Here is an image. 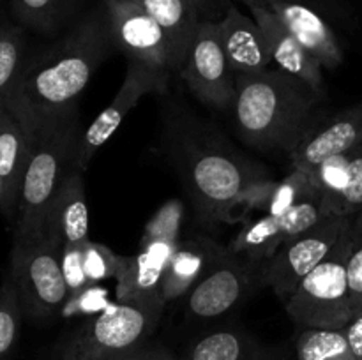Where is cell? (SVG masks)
Here are the masks:
<instances>
[{"mask_svg": "<svg viewBox=\"0 0 362 360\" xmlns=\"http://www.w3.org/2000/svg\"><path fill=\"white\" fill-rule=\"evenodd\" d=\"M113 46L105 6L88 11L62 37L25 62L6 108L27 133H34L76 108L78 95Z\"/></svg>", "mask_w": 362, "mask_h": 360, "instance_id": "1", "label": "cell"}, {"mask_svg": "<svg viewBox=\"0 0 362 360\" xmlns=\"http://www.w3.org/2000/svg\"><path fill=\"white\" fill-rule=\"evenodd\" d=\"M322 101L310 85L281 69L235 76L237 131L260 150L292 154L313 124L315 104Z\"/></svg>", "mask_w": 362, "mask_h": 360, "instance_id": "2", "label": "cell"}, {"mask_svg": "<svg viewBox=\"0 0 362 360\" xmlns=\"http://www.w3.org/2000/svg\"><path fill=\"white\" fill-rule=\"evenodd\" d=\"M81 134L78 106L30 133V155L18 200L14 246L42 236L46 215L60 184L73 168Z\"/></svg>", "mask_w": 362, "mask_h": 360, "instance_id": "3", "label": "cell"}, {"mask_svg": "<svg viewBox=\"0 0 362 360\" xmlns=\"http://www.w3.org/2000/svg\"><path fill=\"white\" fill-rule=\"evenodd\" d=\"M184 205L170 200L145 224L140 247L133 256H122L117 274V302H140L165 309L161 302V284L170 260L182 240Z\"/></svg>", "mask_w": 362, "mask_h": 360, "instance_id": "4", "label": "cell"}, {"mask_svg": "<svg viewBox=\"0 0 362 360\" xmlns=\"http://www.w3.org/2000/svg\"><path fill=\"white\" fill-rule=\"evenodd\" d=\"M165 309L140 302H113L98 316L80 321L55 349L59 360H112L148 342Z\"/></svg>", "mask_w": 362, "mask_h": 360, "instance_id": "5", "label": "cell"}, {"mask_svg": "<svg viewBox=\"0 0 362 360\" xmlns=\"http://www.w3.org/2000/svg\"><path fill=\"white\" fill-rule=\"evenodd\" d=\"M191 198L209 222H233L235 210L257 184L264 182L246 162L218 148H194L186 161Z\"/></svg>", "mask_w": 362, "mask_h": 360, "instance_id": "6", "label": "cell"}, {"mask_svg": "<svg viewBox=\"0 0 362 360\" xmlns=\"http://www.w3.org/2000/svg\"><path fill=\"white\" fill-rule=\"evenodd\" d=\"M350 242L352 228L285 302L286 313L299 327L341 330L354 318L346 274Z\"/></svg>", "mask_w": 362, "mask_h": 360, "instance_id": "7", "label": "cell"}, {"mask_svg": "<svg viewBox=\"0 0 362 360\" xmlns=\"http://www.w3.org/2000/svg\"><path fill=\"white\" fill-rule=\"evenodd\" d=\"M9 275L16 284L23 316L45 321L57 316L69 296L60 263V247L42 235L13 246Z\"/></svg>", "mask_w": 362, "mask_h": 360, "instance_id": "8", "label": "cell"}, {"mask_svg": "<svg viewBox=\"0 0 362 360\" xmlns=\"http://www.w3.org/2000/svg\"><path fill=\"white\" fill-rule=\"evenodd\" d=\"M356 215H327L300 235L283 244L260 263V282L269 286L283 304L296 293L300 281L329 256L352 228Z\"/></svg>", "mask_w": 362, "mask_h": 360, "instance_id": "9", "label": "cell"}, {"mask_svg": "<svg viewBox=\"0 0 362 360\" xmlns=\"http://www.w3.org/2000/svg\"><path fill=\"white\" fill-rule=\"evenodd\" d=\"M258 286H262L260 263H253L226 247L223 256L180 302L187 320L211 323L232 313Z\"/></svg>", "mask_w": 362, "mask_h": 360, "instance_id": "10", "label": "cell"}, {"mask_svg": "<svg viewBox=\"0 0 362 360\" xmlns=\"http://www.w3.org/2000/svg\"><path fill=\"white\" fill-rule=\"evenodd\" d=\"M235 76L223 48L218 21L204 20L184 62V81L205 104L232 109L235 101Z\"/></svg>", "mask_w": 362, "mask_h": 360, "instance_id": "11", "label": "cell"}, {"mask_svg": "<svg viewBox=\"0 0 362 360\" xmlns=\"http://www.w3.org/2000/svg\"><path fill=\"white\" fill-rule=\"evenodd\" d=\"M168 71L156 69L136 60H129L126 76L115 99L103 109L101 115L95 116L94 122L81 134L76 154H74L73 168L85 172L99 148L115 134L124 116L136 106V102L151 92L165 90L168 83Z\"/></svg>", "mask_w": 362, "mask_h": 360, "instance_id": "12", "label": "cell"}, {"mask_svg": "<svg viewBox=\"0 0 362 360\" xmlns=\"http://www.w3.org/2000/svg\"><path fill=\"white\" fill-rule=\"evenodd\" d=\"M103 6L113 42L127 59L168 73L175 71L165 32L138 0H103Z\"/></svg>", "mask_w": 362, "mask_h": 360, "instance_id": "13", "label": "cell"}, {"mask_svg": "<svg viewBox=\"0 0 362 360\" xmlns=\"http://www.w3.org/2000/svg\"><path fill=\"white\" fill-rule=\"evenodd\" d=\"M327 215L322 208L320 196L296 205L281 215H264L250 221L233 239L228 249L253 263H264L279 247L300 235Z\"/></svg>", "mask_w": 362, "mask_h": 360, "instance_id": "14", "label": "cell"}, {"mask_svg": "<svg viewBox=\"0 0 362 360\" xmlns=\"http://www.w3.org/2000/svg\"><path fill=\"white\" fill-rule=\"evenodd\" d=\"M362 143V104L343 109L331 119L308 129L290 154L292 168L311 173L327 159L341 155Z\"/></svg>", "mask_w": 362, "mask_h": 360, "instance_id": "15", "label": "cell"}, {"mask_svg": "<svg viewBox=\"0 0 362 360\" xmlns=\"http://www.w3.org/2000/svg\"><path fill=\"white\" fill-rule=\"evenodd\" d=\"M250 9L251 18L257 21L264 37L271 49L272 60L278 64V69L299 78L306 85H310L318 95L324 97V67L297 42L288 32V28L281 23L278 16L265 6L262 0H240Z\"/></svg>", "mask_w": 362, "mask_h": 360, "instance_id": "16", "label": "cell"}, {"mask_svg": "<svg viewBox=\"0 0 362 360\" xmlns=\"http://www.w3.org/2000/svg\"><path fill=\"white\" fill-rule=\"evenodd\" d=\"M300 46L324 69H336L343 62V49L324 14L308 4L292 0H262Z\"/></svg>", "mask_w": 362, "mask_h": 360, "instance_id": "17", "label": "cell"}, {"mask_svg": "<svg viewBox=\"0 0 362 360\" xmlns=\"http://www.w3.org/2000/svg\"><path fill=\"white\" fill-rule=\"evenodd\" d=\"M325 215H357L362 212V143L327 159L311 173Z\"/></svg>", "mask_w": 362, "mask_h": 360, "instance_id": "18", "label": "cell"}, {"mask_svg": "<svg viewBox=\"0 0 362 360\" xmlns=\"http://www.w3.org/2000/svg\"><path fill=\"white\" fill-rule=\"evenodd\" d=\"M285 346H269L240 327L211 328L187 344L180 360H286Z\"/></svg>", "mask_w": 362, "mask_h": 360, "instance_id": "19", "label": "cell"}, {"mask_svg": "<svg viewBox=\"0 0 362 360\" xmlns=\"http://www.w3.org/2000/svg\"><path fill=\"white\" fill-rule=\"evenodd\" d=\"M42 235L53 240L60 249L90 240L83 172L71 168L62 180L46 215Z\"/></svg>", "mask_w": 362, "mask_h": 360, "instance_id": "20", "label": "cell"}, {"mask_svg": "<svg viewBox=\"0 0 362 360\" xmlns=\"http://www.w3.org/2000/svg\"><path fill=\"white\" fill-rule=\"evenodd\" d=\"M218 25L223 48L233 73L257 74L271 67V49L265 41L264 32L253 18L240 13L235 4H230Z\"/></svg>", "mask_w": 362, "mask_h": 360, "instance_id": "21", "label": "cell"}, {"mask_svg": "<svg viewBox=\"0 0 362 360\" xmlns=\"http://www.w3.org/2000/svg\"><path fill=\"white\" fill-rule=\"evenodd\" d=\"M225 251L226 247L205 235H194L191 239L180 240L163 277V306L166 307L170 302H175L187 295V292L211 270L212 265L223 256Z\"/></svg>", "mask_w": 362, "mask_h": 360, "instance_id": "22", "label": "cell"}, {"mask_svg": "<svg viewBox=\"0 0 362 360\" xmlns=\"http://www.w3.org/2000/svg\"><path fill=\"white\" fill-rule=\"evenodd\" d=\"M30 145V133L7 109L0 131V208L7 217H16Z\"/></svg>", "mask_w": 362, "mask_h": 360, "instance_id": "23", "label": "cell"}, {"mask_svg": "<svg viewBox=\"0 0 362 360\" xmlns=\"http://www.w3.org/2000/svg\"><path fill=\"white\" fill-rule=\"evenodd\" d=\"M60 263L71 295L88 286L115 279L122 263V256L115 254L103 244L87 240L76 246L62 247Z\"/></svg>", "mask_w": 362, "mask_h": 360, "instance_id": "24", "label": "cell"}, {"mask_svg": "<svg viewBox=\"0 0 362 360\" xmlns=\"http://www.w3.org/2000/svg\"><path fill=\"white\" fill-rule=\"evenodd\" d=\"M158 21L170 42L173 69L182 71L198 27L204 20L193 0H138Z\"/></svg>", "mask_w": 362, "mask_h": 360, "instance_id": "25", "label": "cell"}, {"mask_svg": "<svg viewBox=\"0 0 362 360\" xmlns=\"http://www.w3.org/2000/svg\"><path fill=\"white\" fill-rule=\"evenodd\" d=\"M320 196L311 176L300 169H292L283 180H264L251 189L244 200L246 210H260L265 215H281L296 205Z\"/></svg>", "mask_w": 362, "mask_h": 360, "instance_id": "26", "label": "cell"}, {"mask_svg": "<svg viewBox=\"0 0 362 360\" xmlns=\"http://www.w3.org/2000/svg\"><path fill=\"white\" fill-rule=\"evenodd\" d=\"M78 2L80 0H11V11L23 27L53 34L73 16Z\"/></svg>", "mask_w": 362, "mask_h": 360, "instance_id": "27", "label": "cell"}, {"mask_svg": "<svg viewBox=\"0 0 362 360\" xmlns=\"http://www.w3.org/2000/svg\"><path fill=\"white\" fill-rule=\"evenodd\" d=\"M25 62L23 28L0 20V104L6 106Z\"/></svg>", "mask_w": 362, "mask_h": 360, "instance_id": "28", "label": "cell"}, {"mask_svg": "<svg viewBox=\"0 0 362 360\" xmlns=\"http://www.w3.org/2000/svg\"><path fill=\"white\" fill-rule=\"evenodd\" d=\"M296 353L299 360H356L343 330L327 328H304Z\"/></svg>", "mask_w": 362, "mask_h": 360, "instance_id": "29", "label": "cell"}, {"mask_svg": "<svg viewBox=\"0 0 362 360\" xmlns=\"http://www.w3.org/2000/svg\"><path fill=\"white\" fill-rule=\"evenodd\" d=\"M23 311L16 284L9 274L0 284V360H9L20 337Z\"/></svg>", "mask_w": 362, "mask_h": 360, "instance_id": "30", "label": "cell"}, {"mask_svg": "<svg viewBox=\"0 0 362 360\" xmlns=\"http://www.w3.org/2000/svg\"><path fill=\"white\" fill-rule=\"evenodd\" d=\"M112 299H110V289H106L105 286L94 284L88 286V288L81 289V292L71 293L67 296L66 304L60 309V314L66 320H88V318L98 316L99 313L108 309L112 306Z\"/></svg>", "mask_w": 362, "mask_h": 360, "instance_id": "31", "label": "cell"}, {"mask_svg": "<svg viewBox=\"0 0 362 360\" xmlns=\"http://www.w3.org/2000/svg\"><path fill=\"white\" fill-rule=\"evenodd\" d=\"M346 274H349L350 304L354 316L362 314V212L356 215L352 226V242H350L349 260H346Z\"/></svg>", "mask_w": 362, "mask_h": 360, "instance_id": "32", "label": "cell"}, {"mask_svg": "<svg viewBox=\"0 0 362 360\" xmlns=\"http://www.w3.org/2000/svg\"><path fill=\"white\" fill-rule=\"evenodd\" d=\"M112 360H180V359L173 355L172 352H168L166 348H163V346H154L145 342V344L129 349V352L122 353V355L115 356V359Z\"/></svg>", "mask_w": 362, "mask_h": 360, "instance_id": "33", "label": "cell"}, {"mask_svg": "<svg viewBox=\"0 0 362 360\" xmlns=\"http://www.w3.org/2000/svg\"><path fill=\"white\" fill-rule=\"evenodd\" d=\"M341 330L345 334L346 341H349L354 356L362 360V314H356Z\"/></svg>", "mask_w": 362, "mask_h": 360, "instance_id": "34", "label": "cell"}, {"mask_svg": "<svg viewBox=\"0 0 362 360\" xmlns=\"http://www.w3.org/2000/svg\"><path fill=\"white\" fill-rule=\"evenodd\" d=\"M194 6L200 11L202 20H212L219 21L225 16L226 9L230 7V4H233L232 0H193Z\"/></svg>", "mask_w": 362, "mask_h": 360, "instance_id": "35", "label": "cell"}, {"mask_svg": "<svg viewBox=\"0 0 362 360\" xmlns=\"http://www.w3.org/2000/svg\"><path fill=\"white\" fill-rule=\"evenodd\" d=\"M292 2L308 4V6H311V7H315V9L320 11L322 14L336 13V9H338V0H292Z\"/></svg>", "mask_w": 362, "mask_h": 360, "instance_id": "36", "label": "cell"}, {"mask_svg": "<svg viewBox=\"0 0 362 360\" xmlns=\"http://www.w3.org/2000/svg\"><path fill=\"white\" fill-rule=\"evenodd\" d=\"M6 115H7V108L4 104H0V131H2V126H4V120H6Z\"/></svg>", "mask_w": 362, "mask_h": 360, "instance_id": "37", "label": "cell"}, {"mask_svg": "<svg viewBox=\"0 0 362 360\" xmlns=\"http://www.w3.org/2000/svg\"><path fill=\"white\" fill-rule=\"evenodd\" d=\"M52 360H59V359H55V356H53V359Z\"/></svg>", "mask_w": 362, "mask_h": 360, "instance_id": "38", "label": "cell"}]
</instances>
